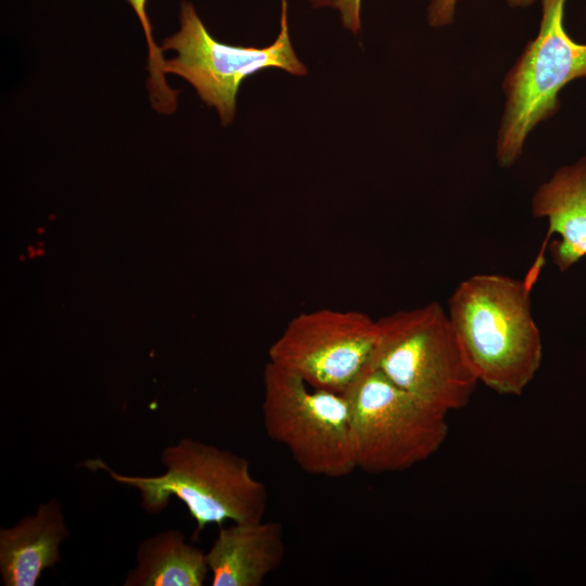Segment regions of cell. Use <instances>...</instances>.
<instances>
[{"instance_id":"9a60e30c","label":"cell","mask_w":586,"mask_h":586,"mask_svg":"<svg viewBox=\"0 0 586 586\" xmlns=\"http://www.w3.org/2000/svg\"><path fill=\"white\" fill-rule=\"evenodd\" d=\"M457 0H431L428 7V23L432 27L450 25L455 17Z\"/></svg>"},{"instance_id":"4fadbf2b","label":"cell","mask_w":586,"mask_h":586,"mask_svg":"<svg viewBox=\"0 0 586 586\" xmlns=\"http://www.w3.org/2000/svg\"><path fill=\"white\" fill-rule=\"evenodd\" d=\"M127 1L131 5L135 13L137 14L146 37L149 54H150L151 78L153 80L152 88L163 89L167 87L165 84L164 71H163V65H164L165 60H163L162 52L153 40L152 26L150 24V21L145 12L146 0H127Z\"/></svg>"},{"instance_id":"8fae6325","label":"cell","mask_w":586,"mask_h":586,"mask_svg":"<svg viewBox=\"0 0 586 586\" xmlns=\"http://www.w3.org/2000/svg\"><path fill=\"white\" fill-rule=\"evenodd\" d=\"M532 213L548 221L546 242L555 233L560 237L550 244V253L561 271L586 255V155L537 188Z\"/></svg>"},{"instance_id":"7a4b0ae2","label":"cell","mask_w":586,"mask_h":586,"mask_svg":"<svg viewBox=\"0 0 586 586\" xmlns=\"http://www.w3.org/2000/svg\"><path fill=\"white\" fill-rule=\"evenodd\" d=\"M165 472L155 476H131L115 472L101 459L84 466L103 470L115 482L139 491L148 513L162 512L171 496L180 499L196 523L194 534L209 524L264 520L268 506L265 484L251 472L250 460L193 438H182L161 454Z\"/></svg>"},{"instance_id":"7c38bea8","label":"cell","mask_w":586,"mask_h":586,"mask_svg":"<svg viewBox=\"0 0 586 586\" xmlns=\"http://www.w3.org/2000/svg\"><path fill=\"white\" fill-rule=\"evenodd\" d=\"M136 561L125 586H202L209 574L206 553L187 543L183 533L176 528L143 539Z\"/></svg>"},{"instance_id":"52a82bcc","label":"cell","mask_w":586,"mask_h":586,"mask_svg":"<svg viewBox=\"0 0 586 586\" xmlns=\"http://www.w3.org/2000/svg\"><path fill=\"white\" fill-rule=\"evenodd\" d=\"M180 28L166 38L163 50L177 55L164 61V73L181 76L200 98L214 106L224 126L234 117L237 94L242 81L265 68H280L302 76L307 73L292 47L286 18V0H281L280 31L268 47H237L213 38L189 1L180 5Z\"/></svg>"},{"instance_id":"8992f818","label":"cell","mask_w":586,"mask_h":586,"mask_svg":"<svg viewBox=\"0 0 586 586\" xmlns=\"http://www.w3.org/2000/svg\"><path fill=\"white\" fill-rule=\"evenodd\" d=\"M566 0H540L542 21L502 81L506 98L496 140V160L511 167L526 138L559 107V92L573 79L586 77V43L574 41L563 24Z\"/></svg>"},{"instance_id":"ba28073f","label":"cell","mask_w":586,"mask_h":586,"mask_svg":"<svg viewBox=\"0 0 586 586\" xmlns=\"http://www.w3.org/2000/svg\"><path fill=\"white\" fill-rule=\"evenodd\" d=\"M378 322L358 310L317 309L292 318L268 349V361L307 384L343 394L372 364Z\"/></svg>"},{"instance_id":"277c9868","label":"cell","mask_w":586,"mask_h":586,"mask_svg":"<svg viewBox=\"0 0 586 586\" xmlns=\"http://www.w3.org/2000/svg\"><path fill=\"white\" fill-rule=\"evenodd\" d=\"M351 413L357 469L408 470L444 444L448 412L403 390L373 364L343 393Z\"/></svg>"},{"instance_id":"6da1fadb","label":"cell","mask_w":586,"mask_h":586,"mask_svg":"<svg viewBox=\"0 0 586 586\" xmlns=\"http://www.w3.org/2000/svg\"><path fill=\"white\" fill-rule=\"evenodd\" d=\"M531 289L525 280L482 273L461 281L448 300L447 314L472 371L500 395H521L542 364Z\"/></svg>"},{"instance_id":"9c48e42d","label":"cell","mask_w":586,"mask_h":586,"mask_svg":"<svg viewBox=\"0 0 586 586\" xmlns=\"http://www.w3.org/2000/svg\"><path fill=\"white\" fill-rule=\"evenodd\" d=\"M205 553L213 586H260L284 559L282 525L264 520L220 525Z\"/></svg>"},{"instance_id":"5b68a950","label":"cell","mask_w":586,"mask_h":586,"mask_svg":"<svg viewBox=\"0 0 586 586\" xmlns=\"http://www.w3.org/2000/svg\"><path fill=\"white\" fill-rule=\"evenodd\" d=\"M262 419L305 472L342 479L356 469L349 406L344 394L315 388L268 361L263 372Z\"/></svg>"},{"instance_id":"2e32d148","label":"cell","mask_w":586,"mask_h":586,"mask_svg":"<svg viewBox=\"0 0 586 586\" xmlns=\"http://www.w3.org/2000/svg\"><path fill=\"white\" fill-rule=\"evenodd\" d=\"M511 8H525L533 4L536 0H505Z\"/></svg>"},{"instance_id":"3957f363","label":"cell","mask_w":586,"mask_h":586,"mask_svg":"<svg viewBox=\"0 0 586 586\" xmlns=\"http://www.w3.org/2000/svg\"><path fill=\"white\" fill-rule=\"evenodd\" d=\"M372 364L393 383L446 412L463 408L479 381L436 302L377 320Z\"/></svg>"},{"instance_id":"5bb4252c","label":"cell","mask_w":586,"mask_h":586,"mask_svg":"<svg viewBox=\"0 0 586 586\" xmlns=\"http://www.w3.org/2000/svg\"><path fill=\"white\" fill-rule=\"evenodd\" d=\"M361 2L362 0H315L316 5L336 9L343 26L353 34H357L361 28Z\"/></svg>"},{"instance_id":"30bf717a","label":"cell","mask_w":586,"mask_h":586,"mask_svg":"<svg viewBox=\"0 0 586 586\" xmlns=\"http://www.w3.org/2000/svg\"><path fill=\"white\" fill-rule=\"evenodd\" d=\"M69 536L61 504L51 498L11 527L0 530V575L4 586H35L61 560Z\"/></svg>"}]
</instances>
